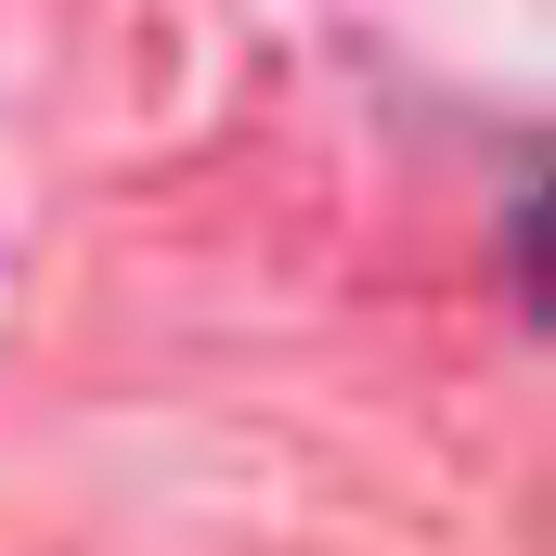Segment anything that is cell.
<instances>
[{
	"instance_id": "6da1fadb",
	"label": "cell",
	"mask_w": 556,
	"mask_h": 556,
	"mask_svg": "<svg viewBox=\"0 0 556 556\" xmlns=\"http://www.w3.org/2000/svg\"><path fill=\"white\" fill-rule=\"evenodd\" d=\"M518 285H531V311L556 324V168L518 194Z\"/></svg>"
}]
</instances>
